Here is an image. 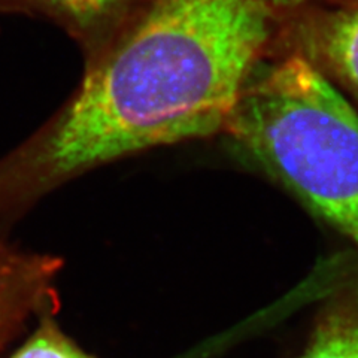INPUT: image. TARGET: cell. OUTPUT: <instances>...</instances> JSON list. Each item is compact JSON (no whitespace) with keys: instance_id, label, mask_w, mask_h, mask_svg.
Instances as JSON below:
<instances>
[{"instance_id":"cell-5","label":"cell","mask_w":358,"mask_h":358,"mask_svg":"<svg viewBox=\"0 0 358 358\" xmlns=\"http://www.w3.org/2000/svg\"><path fill=\"white\" fill-rule=\"evenodd\" d=\"M143 0H0V9L48 18L81 45L85 60L114 38Z\"/></svg>"},{"instance_id":"cell-1","label":"cell","mask_w":358,"mask_h":358,"mask_svg":"<svg viewBox=\"0 0 358 358\" xmlns=\"http://www.w3.org/2000/svg\"><path fill=\"white\" fill-rule=\"evenodd\" d=\"M313 0H143L57 115L0 164L20 200L160 145L224 131Z\"/></svg>"},{"instance_id":"cell-6","label":"cell","mask_w":358,"mask_h":358,"mask_svg":"<svg viewBox=\"0 0 358 358\" xmlns=\"http://www.w3.org/2000/svg\"><path fill=\"white\" fill-rule=\"evenodd\" d=\"M299 358H358V282L346 287L324 309Z\"/></svg>"},{"instance_id":"cell-7","label":"cell","mask_w":358,"mask_h":358,"mask_svg":"<svg viewBox=\"0 0 358 358\" xmlns=\"http://www.w3.org/2000/svg\"><path fill=\"white\" fill-rule=\"evenodd\" d=\"M9 358H96L81 350L52 320V313L39 317L38 329Z\"/></svg>"},{"instance_id":"cell-3","label":"cell","mask_w":358,"mask_h":358,"mask_svg":"<svg viewBox=\"0 0 358 358\" xmlns=\"http://www.w3.org/2000/svg\"><path fill=\"white\" fill-rule=\"evenodd\" d=\"M62 260L0 242V357L26 324L59 305L55 281Z\"/></svg>"},{"instance_id":"cell-4","label":"cell","mask_w":358,"mask_h":358,"mask_svg":"<svg viewBox=\"0 0 358 358\" xmlns=\"http://www.w3.org/2000/svg\"><path fill=\"white\" fill-rule=\"evenodd\" d=\"M288 51L308 59L358 97V3H315L291 30Z\"/></svg>"},{"instance_id":"cell-2","label":"cell","mask_w":358,"mask_h":358,"mask_svg":"<svg viewBox=\"0 0 358 358\" xmlns=\"http://www.w3.org/2000/svg\"><path fill=\"white\" fill-rule=\"evenodd\" d=\"M224 133L358 248V114L308 59L264 63Z\"/></svg>"}]
</instances>
